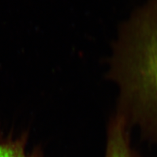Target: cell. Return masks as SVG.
<instances>
[{
  "instance_id": "cell-1",
  "label": "cell",
  "mask_w": 157,
  "mask_h": 157,
  "mask_svg": "<svg viewBox=\"0 0 157 157\" xmlns=\"http://www.w3.org/2000/svg\"><path fill=\"white\" fill-rule=\"evenodd\" d=\"M107 75L119 89L118 113L157 141V0H147L121 24Z\"/></svg>"
},
{
  "instance_id": "cell-2",
  "label": "cell",
  "mask_w": 157,
  "mask_h": 157,
  "mask_svg": "<svg viewBox=\"0 0 157 157\" xmlns=\"http://www.w3.org/2000/svg\"><path fill=\"white\" fill-rule=\"evenodd\" d=\"M27 133L14 137L11 133L5 134L0 128V157H42L37 150L26 151Z\"/></svg>"
}]
</instances>
